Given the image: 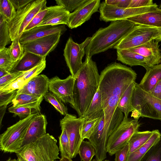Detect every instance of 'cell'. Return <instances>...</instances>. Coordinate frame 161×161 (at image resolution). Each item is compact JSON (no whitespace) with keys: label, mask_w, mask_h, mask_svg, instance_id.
Instances as JSON below:
<instances>
[{"label":"cell","mask_w":161,"mask_h":161,"mask_svg":"<svg viewBox=\"0 0 161 161\" xmlns=\"http://www.w3.org/2000/svg\"><path fill=\"white\" fill-rule=\"evenodd\" d=\"M136 77L131 68L116 62L108 65L101 72L98 89L101 96L104 133L107 140L124 119L123 113L117 107L118 104L129 85L136 82Z\"/></svg>","instance_id":"cell-1"},{"label":"cell","mask_w":161,"mask_h":161,"mask_svg":"<svg viewBox=\"0 0 161 161\" xmlns=\"http://www.w3.org/2000/svg\"><path fill=\"white\" fill-rule=\"evenodd\" d=\"M99 74L96 63L86 55L85 60L75 78L73 97L75 110L79 117L83 116L97 91Z\"/></svg>","instance_id":"cell-2"},{"label":"cell","mask_w":161,"mask_h":161,"mask_svg":"<svg viewBox=\"0 0 161 161\" xmlns=\"http://www.w3.org/2000/svg\"><path fill=\"white\" fill-rule=\"evenodd\" d=\"M135 25L127 20L112 21L109 25L99 29L91 37L85 49L86 56L94 55L114 48L132 30Z\"/></svg>","instance_id":"cell-3"},{"label":"cell","mask_w":161,"mask_h":161,"mask_svg":"<svg viewBox=\"0 0 161 161\" xmlns=\"http://www.w3.org/2000/svg\"><path fill=\"white\" fill-rule=\"evenodd\" d=\"M57 141L49 133L26 146L15 153L25 161H53L60 159Z\"/></svg>","instance_id":"cell-4"},{"label":"cell","mask_w":161,"mask_h":161,"mask_svg":"<svg viewBox=\"0 0 161 161\" xmlns=\"http://www.w3.org/2000/svg\"><path fill=\"white\" fill-rule=\"evenodd\" d=\"M132 116L161 120V100L142 89L135 83L132 101Z\"/></svg>","instance_id":"cell-5"},{"label":"cell","mask_w":161,"mask_h":161,"mask_svg":"<svg viewBox=\"0 0 161 161\" xmlns=\"http://www.w3.org/2000/svg\"><path fill=\"white\" fill-rule=\"evenodd\" d=\"M40 113L31 114L12 126L0 135V149L4 153L18 152L24 138L27 128L35 116Z\"/></svg>","instance_id":"cell-6"},{"label":"cell","mask_w":161,"mask_h":161,"mask_svg":"<svg viewBox=\"0 0 161 161\" xmlns=\"http://www.w3.org/2000/svg\"><path fill=\"white\" fill-rule=\"evenodd\" d=\"M139 119L124 117L120 125L108 138L106 151L109 155L115 154L128 143L132 135L138 131L140 125Z\"/></svg>","instance_id":"cell-7"},{"label":"cell","mask_w":161,"mask_h":161,"mask_svg":"<svg viewBox=\"0 0 161 161\" xmlns=\"http://www.w3.org/2000/svg\"><path fill=\"white\" fill-rule=\"evenodd\" d=\"M161 34V28L135 25L132 30L114 48L117 50L128 49L155 39Z\"/></svg>","instance_id":"cell-8"},{"label":"cell","mask_w":161,"mask_h":161,"mask_svg":"<svg viewBox=\"0 0 161 161\" xmlns=\"http://www.w3.org/2000/svg\"><path fill=\"white\" fill-rule=\"evenodd\" d=\"M158 7L156 3L140 8H123L107 4L105 1L100 4L99 7L100 20L105 22L125 20L131 17L154 10Z\"/></svg>","instance_id":"cell-9"},{"label":"cell","mask_w":161,"mask_h":161,"mask_svg":"<svg viewBox=\"0 0 161 161\" xmlns=\"http://www.w3.org/2000/svg\"><path fill=\"white\" fill-rule=\"evenodd\" d=\"M91 38V37H87L80 44L75 42L71 37L67 41L63 55L71 75L74 77L82 66V59L85 54V49Z\"/></svg>","instance_id":"cell-10"},{"label":"cell","mask_w":161,"mask_h":161,"mask_svg":"<svg viewBox=\"0 0 161 161\" xmlns=\"http://www.w3.org/2000/svg\"><path fill=\"white\" fill-rule=\"evenodd\" d=\"M81 117L68 114L60 121L61 128L66 130L70 142L71 158L76 157L78 154L80 145L83 140L81 130L83 122Z\"/></svg>","instance_id":"cell-11"},{"label":"cell","mask_w":161,"mask_h":161,"mask_svg":"<svg viewBox=\"0 0 161 161\" xmlns=\"http://www.w3.org/2000/svg\"><path fill=\"white\" fill-rule=\"evenodd\" d=\"M74 80L75 78L71 75L64 79L55 76L50 79L49 90L58 97L63 103H69L75 109L73 97Z\"/></svg>","instance_id":"cell-12"},{"label":"cell","mask_w":161,"mask_h":161,"mask_svg":"<svg viewBox=\"0 0 161 161\" xmlns=\"http://www.w3.org/2000/svg\"><path fill=\"white\" fill-rule=\"evenodd\" d=\"M62 35L59 33H55L22 44L24 52L46 57L55 48Z\"/></svg>","instance_id":"cell-13"},{"label":"cell","mask_w":161,"mask_h":161,"mask_svg":"<svg viewBox=\"0 0 161 161\" xmlns=\"http://www.w3.org/2000/svg\"><path fill=\"white\" fill-rule=\"evenodd\" d=\"M100 5V0H88L70 13L67 26L71 29L80 26L89 19L94 13L98 11Z\"/></svg>","instance_id":"cell-14"},{"label":"cell","mask_w":161,"mask_h":161,"mask_svg":"<svg viewBox=\"0 0 161 161\" xmlns=\"http://www.w3.org/2000/svg\"><path fill=\"white\" fill-rule=\"evenodd\" d=\"M47 124L45 115L40 113L35 116L27 128L20 150L45 135Z\"/></svg>","instance_id":"cell-15"},{"label":"cell","mask_w":161,"mask_h":161,"mask_svg":"<svg viewBox=\"0 0 161 161\" xmlns=\"http://www.w3.org/2000/svg\"><path fill=\"white\" fill-rule=\"evenodd\" d=\"M67 30L63 25H44L35 27L28 31H24L19 38L21 44L36 39L56 33L62 34Z\"/></svg>","instance_id":"cell-16"},{"label":"cell","mask_w":161,"mask_h":161,"mask_svg":"<svg viewBox=\"0 0 161 161\" xmlns=\"http://www.w3.org/2000/svg\"><path fill=\"white\" fill-rule=\"evenodd\" d=\"M159 42L153 39L139 46L128 49L145 57L150 66L158 65L161 63V50Z\"/></svg>","instance_id":"cell-17"},{"label":"cell","mask_w":161,"mask_h":161,"mask_svg":"<svg viewBox=\"0 0 161 161\" xmlns=\"http://www.w3.org/2000/svg\"><path fill=\"white\" fill-rule=\"evenodd\" d=\"M50 79L45 75H39L32 78L17 94L25 93L37 97H43L48 92Z\"/></svg>","instance_id":"cell-18"},{"label":"cell","mask_w":161,"mask_h":161,"mask_svg":"<svg viewBox=\"0 0 161 161\" xmlns=\"http://www.w3.org/2000/svg\"><path fill=\"white\" fill-rule=\"evenodd\" d=\"M70 13L62 6L57 5L54 6L37 26L44 25H68Z\"/></svg>","instance_id":"cell-19"},{"label":"cell","mask_w":161,"mask_h":161,"mask_svg":"<svg viewBox=\"0 0 161 161\" xmlns=\"http://www.w3.org/2000/svg\"><path fill=\"white\" fill-rule=\"evenodd\" d=\"M46 59L38 65L23 73L12 82L0 90H17L25 85L32 78L39 75L45 68Z\"/></svg>","instance_id":"cell-20"},{"label":"cell","mask_w":161,"mask_h":161,"mask_svg":"<svg viewBox=\"0 0 161 161\" xmlns=\"http://www.w3.org/2000/svg\"><path fill=\"white\" fill-rule=\"evenodd\" d=\"M39 1V0H33L23 8L16 11L14 17L8 22L12 41L18 37L19 30L28 14L36 5Z\"/></svg>","instance_id":"cell-21"},{"label":"cell","mask_w":161,"mask_h":161,"mask_svg":"<svg viewBox=\"0 0 161 161\" xmlns=\"http://www.w3.org/2000/svg\"><path fill=\"white\" fill-rule=\"evenodd\" d=\"M135 25H142L161 28V9L157 8L152 11L126 19Z\"/></svg>","instance_id":"cell-22"},{"label":"cell","mask_w":161,"mask_h":161,"mask_svg":"<svg viewBox=\"0 0 161 161\" xmlns=\"http://www.w3.org/2000/svg\"><path fill=\"white\" fill-rule=\"evenodd\" d=\"M145 68L146 73L138 85L143 90L150 92L161 80V63Z\"/></svg>","instance_id":"cell-23"},{"label":"cell","mask_w":161,"mask_h":161,"mask_svg":"<svg viewBox=\"0 0 161 161\" xmlns=\"http://www.w3.org/2000/svg\"><path fill=\"white\" fill-rule=\"evenodd\" d=\"M117 59L131 67L140 65L144 68L151 66L144 57L129 49L117 50Z\"/></svg>","instance_id":"cell-24"},{"label":"cell","mask_w":161,"mask_h":161,"mask_svg":"<svg viewBox=\"0 0 161 161\" xmlns=\"http://www.w3.org/2000/svg\"><path fill=\"white\" fill-rule=\"evenodd\" d=\"M43 97H37L25 93L16 94L12 102L14 106L31 108L40 113V104Z\"/></svg>","instance_id":"cell-25"},{"label":"cell","mask_w":161,"mask_h":161,"mask_svg":"<svg viewBox=\"0 0 161 161\" xmlns=\"http://www.w3.org/2000/svg\"><path fill=\"white\" fill-rule=\"evenodd\" d=\"M46 57H43L28 52H24V55L11 72H25L32 69Z\"/></svg>","instance_id":"cell-26"},{"label":"cell","mask_w":161,"mask_h":161,"mask_svg":"<svg viewBox=\"0 0 161 161\" xmlns=\"http://www.w3.org/2000/svg\"><path fill=\"white\" fill-rule=\"evenodd\" d=\"M104 114L101 96L98 89L88 108L81 118L85 122L100 117Z\"/></svg>","instance_id":"cell-27"},{"label":"cell","mask_w":161,"mask_h":161,"mask_svg":"<svg viewBox=\"0 0 161 161\" xmlns=\"http://www.w3.org/2000/svg\"><path fill=\"white\" fill-rule=\"evenodd\" d=\"M153 132L148 140L143 145L129 154L126 161H140L149 149L156 143L161 137L158 130H153Z\"/></svg>","instance_id":"cell-28"},{"label":"cell","mask_w":161,"mask_h":161,"mask_svg":"<svg viewBox=\"0 0 161 161\" xmlns=\"http://www.w3.org/2000/svg\"><path fill=\"white\" fill-rule=\"evenodd\" d=\"M136 82L131 84L121 97L117 107L124 114V117H128L130 112H131L132 101Z\"/></svg>","instance_id":"cell-29"},{"label":"cell","mask_w":161,"mask_h":161,"mask_svg":"<svg viewBox=\"0 0 161 161\" xmlns=\"http://www.w3.org/2000/svg\"><path fill=\"white\" fill-rule=\"evenodd\" d=\"M153 132V130L138 131L135 133L128 142L129 146L128 155L144 144L150 138Z\"/></svg>","instance_id":"cell-30"},{"label":"cell","mask_w":161,"mask_h":161,"mask_svg":"<svg viewBox=\"0 0 161 161\" xmlns=\"http://www.w3.org/2000/svg\"><path fill=\"white\" fill-rule=\"evenodd\" d=\"M19 61L14 62L12 60L9 54L8 48L5 47L0 49V68L10 73Z\"/></svg>","instance_id":"cell-31"},{"label":"cell","mask_w":161,"mask_h":161,"mask_svg":"<svg viewBox=\"0 0 161 161\" xmlns=\"http://www.w3.org/2000/svg\"><path fill=\"white\" fill-rule=\"evenodd\" d=\"M78 154L81 161H92L93 156H95L96 150L89 141L83 140L80 146Z\"/></svg>","instance_id":"cell-32"},{"label":"cell","mask_w":161,"mask_h":161,"mask_svg":"<svg viewBox=\"0 0 161 161\" xmlns=\"http://www.w3.org/2000/svg\"><path fill=\"white\" fill-rule=\"evenodd\" d=\"M61 133L58 137L61 158L66 157L71 158L70 142L68 134L65 129L61 128Z\"/></svg>","instance_id":"cell-33"},{"label":"cell","mask_w":161,"mask_h":161,"mask_svg":"<svg viewBox=\"0 0 161 161\" xmlns=\"http://www.w3.org/2000/svg\"><path fill=\"white\" fill-rule=\"evenodd\" d=\"M11 42L8 21L0 14V49L5 47Z\"/></svg>","instance_id":"cell-34"},{"label":"cell","mask_w":161,"mask_h":161,"mask_svg":"<svg viewBox=\"0 0 161 161\" xmlns=\"http://www.w3.org/2000/svg\"><path fill=\"white\" fill-rule=\"evenodd\" d=\"M45 100L52 104L61 114L65 116L68 113V108L62 100L57 96L50 92L43 96Z\"/></svg>","instance_id":"cell-35"},{"label":"cell","mask_w":161,"mask_h":161,"mask_svg":"<svg viewBox=\"0 0 161 161\" xmlns=\"http://www.w3.org/2000/svg\"><path fill=\"white\" fill-rule=\"evenodd\" d=\"M20 37H18L12 42L8 48V52L10 57L14 62L19 61L23 56L24 51L22 45L19 42Z\"/></svg>","instance_id":"cell-36"},{"label":"cell","mask_w":161,"mask_h":161,"mask_svg":"<svg viewBox=\"0 0 161 161\" xmlns=\"http://www.w3.org/2000/svg\"><path fill=\"white\" fill-rule=\"evenodd\" d=\"M16 12L10 0H0V14L8 22L14 17Z\"/></svg>","instance_id":"cell-37"},{"label":"cell","mask_w":161,"mask_h":161,"mask_svg":"<svg viewBox=\"0 0 161 161\" xmlns=\"http://www.w3.org/2000/svg\"><path fill=\"white\" fill-rule=\"evenodd\" d=\"M140 161H161V137L149 149Z\"/></svg>","instance_id":"cell-38"},{"label":"cell","mask_w":161,"mask_h":161,"mask_svg":"<svg viewBox=\"0 0 161 161\" xmlns=\"http://www.w3.org/2000/svg\"><path fill=\"white\" fill-rule=\"evenodd\" d=\"M102 116L93 120L85 122L83 121L81 130V136L83 140L85 139L88 140L89 139L96 128Z\"/></svg>","instance_id":"cell-39"},{"label":"cell","mask_w":161,"mask_h":161,"mask_svg":"<svg viewBox=\"0 0 161 161\" xmlns=\"http://www.w3.org/2000/svg\"><path fill=\"white\" fill-rule=\"evenodd\" d=\"M8 110L10 113L14 114L13 117L18 116L20 118V120L27 118L32 114L38 112L36 110L31 108L13 106L9 108Z\"/></svg>","instance_id":"cell-40"},{"label":"cell","mask_w":161,"mask_h":161,"mask_svg":"<svg viewBox=\"0 0 161 161\" xmlns=\"http://www.w3.org/2000/svg\"><path fill=\"white\" fill-rule=\"evenodd\" d=\"M88 0H56L57 5L62 6L69 12L74 11Z\"/></svg>","instance_id":"cell-41"},{"label":"cell","mask_w":161,"mask_h":161,"mask_svg":"<svg viewBox=\"0 0 161 161\" xmlns=\"http://www.w3.org/2000/svg\"><path fill=\"white\" fill-rule=\"evenodd\" d=\"M53 6L47 7L38 13L25 28L24 31L38 26L42 21L47 13L53 8Z\"/></svg>","instance_id":"cell-42"},{"label":"cell","mask_w":161,"mask_h":161,"mask_svg":"<svg viewBox=\"0 0 161 161\" xmlns=\"http://www.w3.org/2000/svg\"><path fill=\"white\" fill-rule=\"evenodd\" d=\"M17 90H0V106H7L12 102L17 94Z\"/></svg>","instance_id":"cell-43"},{"label":"cell","mask_w":161,"mask_h":161,"mask_svg":"<svg viewBox=\"0 0 161 161\" xmlns=\"http://www.w3.org/2000/svg\"><path fill=\"white\" fill-rule=\"evenodd\" d=\"M24 72H10L0 78V90L10 84L21 75Z\"/></svg>","instance_id":"cell-44"},{"label":"cell","mask_w":161,"mask_h":161,"mask_svg":"<svg viewBox=\"0 0 161 161\" xmlns=\"http://www.w3.org/2000/svg\"><path fill=\"white\" fill-rule=\"evenodd\" d=\"M129 150V146L128 143L115 153L114 161H126Z\"/></svg>","instance_id":"cell-45"},{"label":"cell","mask_w":161,"mask_h":161,"mask_svg":"<svg viewBox=\"0 0 161 161\" xmlns=\"http://www.w3.org/2000/svg\"><path fill=\"white\" fill-rule=\"evenodd\" d=\"M154 4L152 0H131L128 8H137L148 6Z\"/></svg>","instance_id":"cell-46"},{"label":"cell","mask_w":161,"mask_h":161,"mask_svg":"<svg viewBox=\"0 0 161 161\" xmlns=\"http://www.w3.org/2000/svg\"><path fill=\"white\" fill-rule=\"evenodd\" d=\"M131 0H106L104 1L109 5L123 8H128Z\"/></svg>","instance_id":"cell-47"},{"label":"cell","mask_w":161,"mask_h":161,"mask_svg":"<svg viewBox=\"0 0 161 161\" xmlns=\"http://www.w3.org/2000/svg\"><path fill=\"white\" fill-rule=\"evenodd\" d=\"M33 0H10L16 11L19 10L27 5Z\"/></svg>","instance_id":"cell-48"},{"label":"cell","mask_w":161,"mask_h":161,"mask_svg":"<svg viewBox=\"0 0 161 161\" xmlns=\"http://www.w3.org/2000/svg\"><path fill=\"white\" fill-rule=\"evenodd\" d=\"M149 93L153 96L161 100V80Z\"/></svg>","instance_id":"cell-49"},{"label":"cell","mask_w":161,"mask_h":161,"mask_svg":"<svg viewBox=\"0 0 161 161\" xmlns=\"http://www.w3.org/2000/svg\"><path fill=\"white\" fill-rule=\"evenodd\" d=\"M7 107V106H0V127H1V123L2 119L3 117V116L5 114V112Z\"/></svg>","instance_id":"cell-50"},{"label":"cell","mask_w":161,"mask_h":161,"mask_svg":"<svg viewBox=\"0 0 161 161\" xmlns=\"http://www.w3.org/2000/svg\"><path fill=\"white\" fill-rule=\"evenodd\" d=\"M8 73H9L8 72L0 68V78L5 76Z\"/></svg>","instance_id":"cell-51"},{"label":"cell","mask_w":161,"mask_h":161,"mask_svg":"<svg viewBox=\"0 0 161 161\" xmlns=\"http://www.w3.org/2000/svg\"><path fill=\"white\" fill-rule=\"evenodd\" d=\"M59 161H72V159L66 157L61 158Z\"/></svg>","instance_id":"cell-52"},{"label":"cell","mask_w":161,"mask_h":161,"mask_svg":"<svg viewBox=\"0 0 161 161\" xmlns=\"http://www.w3.org/2000/svg\"><path fill=\"white\" fill-rule=\"evenodd\" d=\"M156 41H157L159 42L161 41V34L159 35L158 37H157L155 39Z\"/></svg>","instance_id":"cell-53"},{"label":"cell","mask_w":161,"mask_h":161,"mask_svg":"<svg viewBox=\"0 0 161 161\" xmlns=\"http://www.w3.org/2000/svg\"><path fill=\"white\" fill-rule=\"evenodd\" d=\"M6 161H17V159L15 158L12 159L11 157H9Z\"/></svg>","instance_id":"cell-54"},{"label":"cell","mask_w":161,"mask_h":161,"mask_svg":"<svg viewBox=\"0 0 161 161\" xmlns=\"http://www.w3.org/2000/svg\"><path fill=\"white\" fill-rule=\"evenodd\" d=\"M17 161H22L20 159L17 158Z\"/></svg>","instance_id":"cell-55"},{"label":"cell","mask_w":161,"mask_h":161,"mask_svg":"<svg viewBox=\"0 0 161 161\" xmlns=\"http://www.w3.org/2000/svg\"><path fill=\"white\" fill-rule=\"evenodd\" d=\"M159 8L160 9H161V4H160V6H159V8Z\"/></svg>","instance_id":"cell-56"},{"label":"cell","mask_w":161,"mask_h":161,"mask_svg":"<svg viewBox=\"0 0 161 161\" xmlns=\"http://www.w3.org/2000/svg\"><path fill=\"white\" fill-rule=\"evenodd\" d=\"M92 161H97V160H96V159H93Z\"/></svg>","instance_id":"cell-57"},{"label":"cell","mask_w":161,"mask_h":161,"mask_svg":"<svg viewBox=\"0 0 161 161\" xmlns=\"http://www.w3.org/2000/svg\"><path fill=\"white\" fill-rule=\"evenodd\" d=\"M104 161H111L108 160H104Z\"/></svg>","instance_id":"cell-58"},{"label":"cell","mask_w":161,"mask_h":161,"mask_svg":"<svg viewBox=\"0 0 161 161\" xmlns=\"http://www.w3.org/2000/svg\"><path fill=\"white\" fill-rule=\"evenodd\" d=\"M19 159H20V158H19ZM21 159L22 161H24V160H22V159Z\"/></svg>","instance_id":"cell-59"},{"label":"cell","mask_w":161,"mask_h":161,"mask_svg":"<svg viewBox=\"0 0 161 161\" xmlns=\"http://www.w3.org/2000/svg\"><path fill=\"white\" fill-rule=\"evenodd\" d=\"M57 161V160H54V161Z\"/></svg>","instance_id":"cell-60"}]
</instances>
